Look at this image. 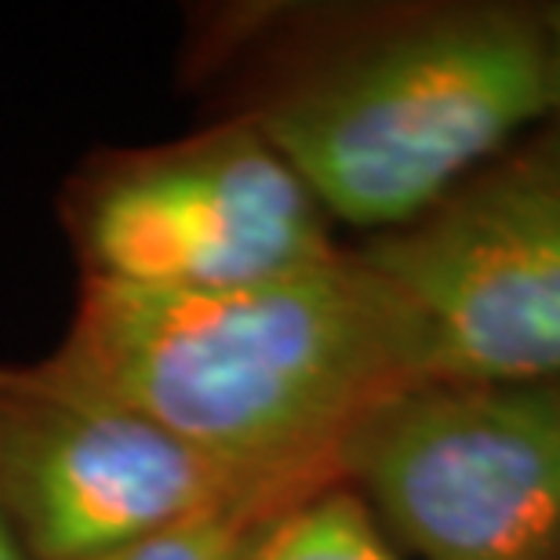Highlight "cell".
Returning <instances> with one entry per match:
<instances>
[{"instance_id": "3", "label": "cell", "mask_w": 560, "mask_h": 560, "mask_svg": "<svg viewBox=\"0 0 560 560\" xmlns=\"http://www.w3.org/2000/svg\"><path fill=\"white\" fill-rule=\"evenodd\" d=\"M81 280L142 291H233L339 252L331 219L237 114L186 139L92 156L62 194Z\"/></svg>"}, {"instance_id": "5", "label": "cell", "mask_w": 560, "mask_h": 560, "mask_svg": "<svg viewBox=\"0 0 560 560\" xmlns=\"http://www.w3.org/2000/svg\"><path fill=\"white\" fill-rule=\"evenodd\" d=\"M320 488L219 463L48 361L0 368V513L30 560H92L189 517L291 506Z\"/></svg>"}, {"instance_id": "1", "label": "cell", "mask_w": 560, "mask_h": 560, "mask_svg": "<svg viewBox=\"0 0 560 560\" xmlns=\"http://www.w3.org/2000/svg\"><path fill=\"white\" fill-rule=\"evenodd\" d=\"M48 364L219 463L313 485L368 411L430 383L416 317L357 248L233 291L81 280Z\"/></svg>"}, {"instance_id": "9", "label": "cell", "mask_w": 560, "mask_h": 560, "mask_svg": "<svg viewBox=\"0 0 560 560\" xmlns=\"http://www.w3.org/2000/svg\"><path fill=\"white\" fill-rule=\"evenodd\" d=\"M542 51H546V117L560 131V4L539 8Z\"/></svg>"}, {"instance_id": "2", "label": "cell", "mask_w": 560, "mask_h": 560, "mask_svg": "<svg viewBox=\"0 0 560 560\" xmlns=\"http://www.w3.org/2000/svg\"><path fill=\"white\" fill-rule=\"evenodd\" d=\"M244 117L331 222L394 233L546 117L539 8L458 4L386 22Z\"/></svg>"}, {"instance_id": "6", "label": "cell", "mask_w": 560, "mask_h": 560, "mask_svg": "<svg viewBox=\"0 0 560 560\" xmlns=\"http://www.w3.org/2000/svg\"><path fill=\"white\" fill-rule=\"evenodd\" d=\"M357 252L416 317L430 383L560 378L557 128Z\"/></svg>"}, {"instance_id": "10", "label": "cell", "mask_w": 560, "mask_h": 560, "mask_svg": "<svg viewBox=\"0 0 560 560\" xmlns=\"http://www.w3.org/2000/svg\"><path fill=\"white\" fill-rule=\"evenodd\" d=\"M0 560H30L26 546L19 542L15 528H11V521L0 513Z\"/></svg>"}, {"instance_id": "8", "label": "cell", "mask_w": 560, "mask_h": 560, "mask_svg": "<svg viewBox=\"0 0 560 560\" xmlns=\"http://www.w3.org/2000/svg\"><path fill=\"white\" fill-rule=\"evenodd\" d=\"M291 506H299V502H291ZM291 506H277V502L226 506L205 513V517L172 524V528H161L92 560H252L262 535Z\"/></svg>"}, {"instance_id": "7", "label": "cell", "mask_w": 560, "mask_h": 560, "mask_svg": "<svg viewBox=\"0 0 560 560\" xmlns=\"http://www.w3.org/2000/svg\"><path fill=\"white\" fill-rule=\"evenodd\" d=\"M252 560H408L378 528L353 488L328 485L291 506L255 546Z\"/></svg>"}, {"instance_id": "4", "label": "cell", "mask_w": 560, "mask_h": 560, "mask_svg": "<svg viewBox=\"0 0 560 560\" xmlns=\"http://www.w3.org/2000/svg\"><path fill=\"white\" fill-rule=\"evenodd\" d=\"M339 480L416 560H560V378L400 389L342 441Z\"/></svg>"}]
</instances>
